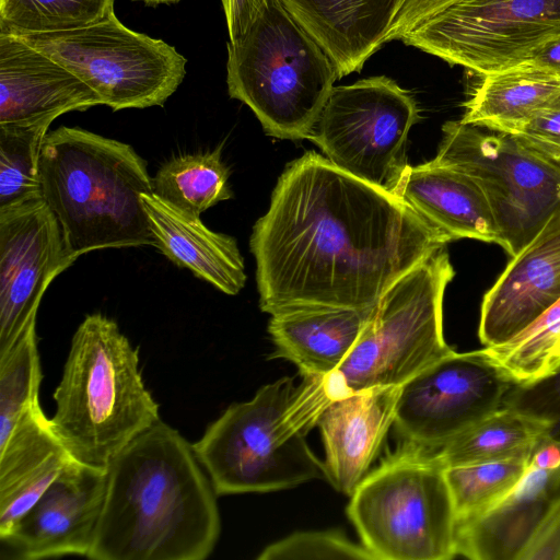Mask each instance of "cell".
<instances>
[{
	"mask_svg": "<svg viewBox=\"0 0 560 560\" xmlns=\"http://www.w3.org/2000/svg\"><path fill=\"white\" fill-rule=\"evenodd\" d=\"M226 83L273 138L311 135L339 71L280 0H267L243 38L226 45Z\"/></svg>",
	"mask_w": 560,
	"mask_h": 560,
	"instance_id": "cell-6",
	"label": "cell"
},
{
	"mask_svg": "<svg viewBox=\"0 0 560 560\" xmlns=\"http://www.w3.org/2000/svg\"><path fill=\"white\" fill-rule=\"evenodd\" d=\"M107 485L106 468L71 459L1 541L19 559L88 557Z\"/></svg>",
	"mask_w": 560,
	"mask_h": 560,
	"instance_id": "cell-15",
	"label": "cell"
},
{
	"mask_svg": "<svg viewBox=\"0 0 560 560\" xmlns=\"http://www.w3.org/2000/svg\"><path fill=\"white\" fill-rule=\"evenodd\" d=\"M51 122L0 124V209L43 195L39 161Z\"/></svg>",
	"mask_w": 560,
	"mask_h": 560,
	"instance_id": "cell-29",
	"label": "cell"
},
{
	"mask_svg": "<svg viewBox=\"0 0 560 560\" xmlns=\"http://www.w3.org/2000/svg\"><path fill=\"white\" fill-rule=\"evenodd\" d=\"M529 458L445 468L457 525L487 513L511 493L525 475Z\"/></svg>",
	"mask_w": 560,
	"mask_h": 560,
	"instance_id": "cell-30",
	"label": "cell"
},
{
	"mask_svg": "<svg viewBox=\"0 0 560 560\" xmlns=\"http://www.w3.org/2000/svg\"><path fill=\"white\" fill-rule=\"evenodd\" d=\"M399 386L375 387L331 400L319 416L328 482L351 495L368 475L394 424Z\"/></svg>",
	"mask_w": 560,
	"mask_h": 560,
	"instance_id": "cell-18",
	"label": "cell"
},
{
	"mask_svg": "<svg viewBox=\"0 0 560 560\" xmlns=\"http://www.w3.org/2000/svg\"><path fill=\"white\" fill-rule=\"evenodd\" d=\"M518 560H560V508L533 536Z\"/></svg>",
	"mask_w": 560,
	"mask_h": 560,
	"instance_id": "cell-37",
	"label": "cell"
},
{
	"mask_svg": "<svg viewBox=\"0 0 560 560\" xmlns=\"http://www.w3.org/2000/svg\"><path fill=\"white\" fill-rule=\"evenodd\" d=\"M514 384L481 350H452L399 386L402 443L436 450L503 406Z\"/></svg>",
	"mask_w": 560,
	"mask_h": 560,
	"instance_id": "cell-13",
	"label": "cell"
},
{
	"mask_svg": "<svg viewBox=\"0 0 560 560\" xmlns=\"http://www.w3.org/2000/svg\"><path fill=\"white\" fill-rule=\"evenodd\" d=\"M18 36L75 74L114 112L163 106L186 75L187 59L175 47L128 28L115 13L81 28Z\"/></svg>",
	"mask_w": 560,
	"mask_h": 560,
	"instance_id": "cell-9",
	"label": "cell"
},
{
	"mask_svg": "<svg viewBox=\"0 0 560 560\" xmlns=\"http://www.w3.org/2000/svg\"><path fill=\"white\" fill-rule=\"evenodd\" d=\"M442 133L433 161L478 184L491 207L500 246L514 256L560 208V173L509 133L462 120L446 121Z\"/></svg>",
	"mask_w": 560,
	"mask_h": 560,
	"instance_id": "cell-10",
	"label": "cell"
},
{
	"mask_svg": "<svg viewBox=\"0 0 560 560\" xmlns=\"http://www.w3.org/2000/svg\"><path fill=\"white\" fill-rule=\"evenodd\" d=\"M560 35V0H467L422 21L399 38L479 75L525 62Z\"/></svg>",
	"mask_w": 560,
	"mask_h": 560,
	"instance_id": "cell-12",
	"label": "cell"
},
{
	"mask_svg": "<svg viewBox=\"0 0 560 560\" xmlns=\"http://www.w3.org/2000/svg\"><path fill=\"white\" fill-rule=\"evenodd\" d=\"M503 406L546 421L550 438L560 440V370L536 383L514 385Z\"/></svg>",
	"mask_w": 560,
	"mask_h": 560,
	"instance_id": "cell-34",
	"label": "cell"
},
{
	"mask_svg": "<svg viewBox=\"0 0 560 560\" xmlns=\"http://www.w3.org/2000/svg\"><path fill=\"white\" fill-rule=\"evenodd\" d=\"M141 199L155 247L172 262L225 294L235 295L244 288V259L233 236L208 229L200 215L172 205L153 191L143 194Z\"/></svg>",
	"mask_w": 560,
	"mask_h": 560,
	"instance_id": "cell-22",
	"label": "cell"
},
{
	"mask_svg": "<svg viewBox=\"0 0 560 560\" xmlns=\"http://www.w3.org/2000/svg\"><path fill=\"white\" fill-rule=\"evenodd\" d=\"M42 378L36 329H31L0 355V443L22 413L38 401Z\"/></svg>",
	"mask_w": 560,
	"mask_h": 560,
	"instance_id": "cell-32",
	"label": "cell"
},
{
	"mask_svg": "<svg viewBox=\"0 0 560 560\" xmlns=\"http://www.w3.org/2000/svg\"><path fill=\"white\" fill-rule=\"evenodd\" d=\"M393 194L451 242L472 238L500 245L486 195L467 174L433 160L408 165Z\"/></svg>",
	"mask_w": 560,
	"mask_h": 560,
	"instance_id": "cell-21",
	"label": "cell"
},
{
	"mask_svg": "<svg viewBox=\"0 0 560 560\" xmlns=\"http://www.w3.org/2000/svg\"><path fill=\"white\" fill-rule=\"evenodd\" d=\"M336 65L359 72L387 43L400 0H280Z\"/></svg>",
	"mask_w": 560,
	"mask_h": 560,
	"instance_id": "cell-23",
	"label": "cell"
},
{
	"mask_svg": "<svg viewBox=\"0 0 560 560\" xmlns=\"http://www.w3.org/2000/svg\"><path fill=\"white\" fill-rule=\"evenodd\" d=\"M455 276L442 247L396 280L373 308L342 363L319 380L324 400L387 386H401L450 353L443 332V300Z\"/></svg>",
	"mask_w": 560,
	"mask_h": 560,
	"instance_id": "cell-7",
	"label": "cell"
},
{
	"mask_svg": "<svg viewBox=\"0 0 560 560\" xmlns=\"http://www.w3.org/2000/svg\"><path fill=\"white\" fill-rule=\"evenodd\" d=\"M514 385H529L560 370V300L511 340L482 349Z\"/></svg>",
	"mask_w": 560,
	"mask_h": 560,
	"instance_id": "cell-28",
	"label": "cell"
},
{
	"mask_svg": "<svg viewBox=\"0 0 560 560\" xmlns=\"http://www.w3.org/2000/svg\"><path fill=\"white\" fill-rule=\"evenodd\" d=\"M521 65L560 72V35L538 47Z\"/></svg>",
	"mask_w": 560,
	"mask_h": 560,
	"instance_id": "cell-39",
	"label": "cell"
},
{
	"mask_svg": "<svg viewBox=\"0 0 560 560\" xmlns=\"http://www.w3.org/2000/svg\"><path fill=\"white\" fill-rule=\"evenodd\" d=\"M511 136L560 173V97Z\"/></svg>",
	"mask_w": 560,
	"mask_h": 560,
	"instance_id": "cell-35",
	"label": "cell"
},
{
	"mask_svg": "<svg viewBox=\"0 0 560 560\" xmlns=\"http://www.w3.org/2000/svg\"><path fill=\"white\" fill-rule=\"evenodd\" d=\"M258 560L280 559H358L376 560L363 546L336 530L293 533L267 546Z\"/></svg>",
	"mask_w": 560,
	"mask_h": 560,
	"instance_id": "cell-33",
	"label": "cell"
},
{
	"mask_svg": "<svg viewBox=\"0 0 560 560\" xmlns=\"http://www.w3.org/2000/svg\"><path fill=\"white\" fill-rule=\"evenodd\" d=\"M39 174L43 197L70 253L155 246L142 203L153 191L148 165L135 149L80 127L46 135Z\"/></svg>",
	"mask_w": 560,
	"mask_h": 560,
	"instance_id": "cell-3",
	"label": "cell"
},
{
	"mask_svg": "<svg viewBox=\"0 0 560 560\" xmlns=\"http://www.w3.org/2000/svg\"><path fill=\"white\" fill-rule=\"evenodd\" d=\"M105 499L86 558L203 560L221 521L217 493L192 445L158 421L106 468Z\"/></svg>",
	"mask_w": 560,
	"mask_h": 560,
	"instance_id": "cell-2",
	"label": "cell"
},
{
	"mask_svg": "<svg viewBox=\"0 0 560 560\" xmlns=\"http://www.w3.org/2000/svg\"><path fill=\"white\" fill-rule=\"evenodd\" d=\"M560 508V465L527 470L499 504L458 523L457 555L474 560H518L522 551Z\"/></svg>",
	"mask_w": 560,
	"mask_h": 560,
	"instance_id": "cell-19",
	"label": "cell"
},
{
	"mask_svg": "<svg viewBox=\"0 0 560 560\" xmlns=\"http://www.w3.org/2000/svg\"><path fill=\"white\" fill-rule=\"evenodd\" d=\"M347 514L376 560L457 556V516L431 450L402 443L357 486Z\"/></svg>",
	"mask_w": 560,
	"mask_h": 560,
	"instance_id": "cell-8",
	"label": "cell"
},
{
	"mask_svg": "<svg viewBox=\"0 0 560 560\" xmlns=\"http://www.w3.org/2000/svg\"><path fill=\"white\" fill-rule=\"evenodd\" d=\"M419 119L406 90L385 75L373 77L334 86L307 139L340 170L393 194Z\"/></svg>",
	"mask_w": 560,
	"mask_h": 560,
	"instance_id": "cell-11",
	"label": "cell"
},
{
	"mask_svg": "<svg viewBox=\"0 0 560 560\" xmlns=\"http://www.w3.org/2000/svg\"><path fill=\"white\" fill-rule=\"evenodd\" d=\"M463 1L467 0H400L387 42L399 39L417 24Z\"/></svg>",
	"mask_w": 560,
	"mask_h": 560,
	"instance_id": "cell-36",
	"label": "cell"
},
{
	"mask_svg": "<svg viewBox=\"0 0 560 560\" xmlns=\"http://www.w3.org/2000/svg\"><path fill=\"white\" fill-rule=\"evenodd\" d=\"M73 457L36 401L0 443V539L37 502Z\"/></svg>",
	"mask_w": 560,
	"mask_h": 560,
	"instance_id": "cell-20",
	"label": "cell"
},
{
	"mask_svg": "<svg viewBox=\"0 0 560 560\" xmlns=\"http://www.w3.org/2000/svg\"><path fill=\"white\" fill-rule=\"evenodd\" d=\"M230 43L240 42L262 11L267 0H221Z\"/></svg>",
	"mask_w": 560,
	"mask_h": 560,
	"instance_id": "cell-38",
	"label": "cell"
},
{
	"mask_svg": "<svg viewBox=\"0 0 560 560\" xmlns=\"http://www.w3.org/2000/svg\"><path fill=\"white\" fill-rule=\"evenodd\" d=\"M560 300V208L486 292L478 336L485 347L504 343Z\"/></svg>",
	"mask_w": 560,
	"mask_h": 560,
	"instance_id": "cell-16",
	"label": "cell"
},
{
	"mask_svg": "<svg viewBox=\"0 0 560 560\" xmlns=\"http://www.w3.org/2000/svg\"><path fill=\"white\" fill-rule=\"evenodd\" d=\"M326 405L316 378L290 376L231 405L192 444L218 495L262 493L326 479L305 436Z\"/></svg>",
	"mask_w": 560,
	"mask_h": 560,
	"instance_id": "cell-4",
	"label": "cell"
},
{
	"mask_svg": "<svg viewBox=\"0 0 560 560\" xmlns=\"http://www.w3.org/2000/svg\"><path fill=\"white\" fill-rule=\"evenodd\" d=\"M448 242L394 194L307 151L287 165L253 228L259 307L372 310Z\"/></svg>",
	"mask_w": 560,
	"mask_h": 560,
	"instance_id": "cell-1",
	"label": "cell"
},
{
	"mask_svg": "<svg viewBox=\"0 0 560 560\" xmlns=\"http://www.w3.org/2000/svg\"><path fill=\"white\" fill-rule=\"evenodd\" d=\"M54 399L49 422L55 434L75 460L97 468H107L161 420L138 349L102 313L86 315L77 328Z\"/></svg>",
	"mask_w": 560,
	"mask_h": 560,
	"instance_id": "cell-5",
	"label": "cell"
},
{
	"mask_svg": "<svg viewBox=\"0 0 560 560\" xmlns=\"http://www.w3.org/2000/svg\"><path fill=\"white\" fill-rule=\"evenodd\" d=\"M372 311L315 307L273 314L270 358L294 363L303 378H324L347 358Z\"/></svg>",
	"mask_w": 560,
	"mask_h": 560,
	"instance_id": "cell-24",
	"label": "cell"
},
{
	"mask_svg": "<svg viewBox=\"0 0 560 560\" xmlns=\"http://www.w3.org/2000/svg\"><path fill=\"white\" fill-rule=\"evenodd\" d=\"M229 177L221 148L178 155L159 168L152 178L153 192L187 212L200 215L220 201L232 198Z\"/></svg>",
	"mask_w": 560,
	"mask_h": 560,
	"instance_id": "cell-27",
	"label": "cell"
},
{
	"mask_svg": "<svg viewBox=\"0 0 560 560\" xmlns=\"http://www.w3.org/2000/svg\"><path fill=\"white\" fill-rule=\"evenodd\" d=\"M462 121L513 135L560 97V72L526 65L480 75Z\"/></svg>",
	"mask_w": 560,
	"mask_h": 560,
	"instance_id": "cell-25",
	"label": "cell"
},
{
	"mask_svg": "<svg viewBox=\"0 0 560 560\" xmlns=\"http://www.w3.org/2000/svg\"><path fill=\"white\" fill-rule=\"evenodd\" d=\"M77 259L43 195L0 209V355L36 329L48 285Z\"/></svg>",
	"mask_w": 560,
	"mask_h": 560,
	"instance_id": "cell-14",
	"label": "cell"
},
{
	"mask_svg": "<svg viewBox=\"0 0 560 560\" xmlns=\"http://www.w3.org/2000/svg\"><path fill=\"white\" fill-rule=\"evenodd\" d=\"M115 0H0V33L35 34L85 27L108 18Z\"/></svg>",
	"mask_w": 560,
	"mask_h": 560,
	"instance_id": "cell-31",
	"label": "cell"
},
{
	"mask_svg": "<svg viewBox=\"0 0 560 560\" xmlns=\"http://www.w3.org/2000/svg\"><path fill=\"white\" fill-rule=\"evenodd\" d=\"M96 105L98 95L75 74L20 36L0 33V124L54 121Z\"/></svg>",
	"mask_w": 560,
	"mask_h": 560,
	"instance_id": "cell-17",
	"label": "cell"
},
{
	"mask_svg": "<svg viewBox=\"0 0 560 560\" xmlns=\"http://www.w3.org/2000/svg\"><path fill=\"white\" fill-rule=\"evenodd\" d=\"M147 5H158V4H172L177 3L180 0H142Z\"/></svg>",
	"mask_w": 560,
	"mask_h": 560,
	"instance_id": "cell-40",
	"label": "cell"
},
{
	"mask_svg": "<svg viewBox=\"0 0 560 560\" xmlns=\"http://www.w3.org/2000/svg\"><path fill=\"white\" fill-rule=\"evenodd\" d=\"M550 424L502 406L450 442L433 450L444 468L509 458H529L550 436Z\"/></svg>",
	"mask_w": 560,
	"mask_h": 560,
	"instance_id": "cell-26",
	"label": "cell"
}]
</instances>
